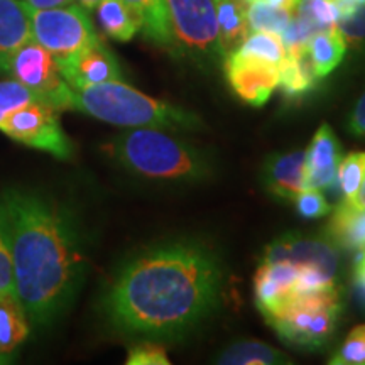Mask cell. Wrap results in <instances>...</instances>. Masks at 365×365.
I'll return each mask as SVG.
<instances>
[{
  "mask_svg": "<svg viewBox=\"0 0 365 365\" xmlns=\"http://www.w3.org/2000/svg\"><path fill=\"white\" fill-rule=\"evenodd\" d=\"M222 284V264L212 250L171 242L130 259L105 293L103 309L125 335L180 336L217 308Z\"/></svg>",
  "mask_w": 365,
  "mask_h": 365,
  "instance_id": "cell-1",
  "label": "cell"
},
{
  "mask_svg": "<svg viewBox=\"0 0 365 365\" xmlns=\"http://www.w3.org/2000/svg\"><path fill=\"white\" fill-rule=\"evenodd\" d=\"M11 218L16 294L36 325L68 308L85 276V249L73 213L51 196L27 188L2 193Z\"/></svg>",
  "mask_w": 365,
  "mask_h": 365,
  "instance_id": "cell-2",
  "label": "cell"
},
{
  "mask_svg": "<svg viewBox=\"0 0 365 365\" xmlns=\"http://www.w3.org/2000/svg\"><path fill=\"white\" fill-rule=\"evenodd\" d=\"M107 154L127 171L153 181H196L210 173L198 149L156 127L122 132L107 144Z\"/></svg>",
  "mask_w": 365,
  "mask_h": 365,
  "instance_id": "cell-3",
  "label": "cell"
},
{
  "mask_svg": "<svg viewBox=\"0 0 365 365\" xmlns=\"http://www.w3.org/2000/svg\"><path fill=\"white\" fill-rule=\"evenodd\" d=\"M73 110L125 129L170 127L195 130L202 127L195 113L149 97L122 80L73 90Z\"/></svg>",
  "mask_w": 365,
  "mask_h": 365,
  "instance_id": "cell-4",
  "label": "cell"
},
{
  "mask_svg": "<svg viewBox=\"0 0 365 365\" xmlns=\"http://www.w3.org/2000/svg\"><path fill=\"white\" fill-rule=\"evenodd\" d=\"M341 313L339 289L303 294L267 323L286 344L314 350L325 345L335 331Z\"/></svg>",
  "mask_w": 365,
  "mask_h": 365,
  "instance_id": "cell-5",
  "label": "cell"
},
{
  "mask_svg": "<svg viewBox=\"0 0 365 365\" xmlns=\"http://www.w3.org/2000/svg\"><path fill=\"white\" fill-rule=\"evenodd\" d=\"M24 2V0H22ZM33 39L48 49L54 58L65 59L98 39L88 12L81 6L36 9L26 4Z\"/></svg>",
  "mask_w": 365,
  "mask_h": 365,
  "instance_id": "cell-6",
  "label": "cell"
},
{
  "mask_svg": "<svg viewBox=\"0 0 365 365\" xmlns=\"http://www.w3.org/2000/svg\"><path fill=\"white\" fill-rule=\"evenodd\" d=\"M6 73L54 110H73V88L63 78L56 58L34 39L12 54Z\"/></svg>",
  "mask_w": 365,
  "mask_h": 365,
  "instance_id": "cell-7",
  "label": "cell"
},
{
  "mask_svg": "<svg viewBox=\"0 0 365 365\" xmlns=\"http://www.w3.org/2000/svg\"><path fill=\"white\" fill-rule=\"evenodd\" d=\"M56 112L43 102L27 103L0 120V132L27 148L44 150L58 159H70L73 144Z\"/></svg>",
  "mask_w": 365,
  "mask_h": 365,
  "instance_id": "cell-8",
  "label": "cell"
},
{
  "mask_svg": "<svg viewBox=\"0 0 365 365\" xmlns=\"http://www.w3.org/2000/svg\"><path fill=\"white\" fill-rule=\"evenodd\" d=\"M173 38L182 48L202 54L222 53L215 0H166Z\"/></svg>",
  "mask_w": 365,
  "mask_h": 365,
  "instance_id": "cell-9",
  "label": "cell"
},
{
  "mask_svg": "<svg viewBox=\"0 0 365 365\" xmlns=\"http://www.w3.org/2000/svg\"><path fill=\"white\" fill-rule=\"evenodd\" d=\"M286 261L298 269H313L339 277L340 257L336 247L328 239H312L303 235H284L271 242L264 250L261 262Z\"/></svg>",
  "mask_w": 365,
  "mask_h": 365,
  "instance_id": "cell-10",
  "label": "cell"
},
{
  "mask_svg": "<svg viewBox=\"0 0 365 365\" xmlns=\"http://www.w3.org/2000/svg\"><path fill=\"white\" fill-rule=\"evenodd\" d=\"M225 75L232 90L245 103L261 107L269 100L272 91L279 86L281 66L244 56L235 51L225 56Z\"/></svg>",
  "mask_w": 365,
  "mask_h": 365,
  "instance_id": "cell-11",
  "label": "cell"
},
{
  "mask_svg": "<svg viewBox=\"0 0 365 365\" xmlns=\"http://www.w3.org/2000/svg\"><path fill=\"white\" fill-rule=\"evenodd\" d=\"M255 303L264 318L281 313L287 304L303 296L299 269L286 261L261 262L254 279Z\"/></svg>",
  "mask_w": 365,
  "mask_h": 365,
  "instance_id": "cell-12",
  "label": "cell"
},
{
  "mask_svg": "<svg viewBox=\"0 0 365 365\" xmlns=\"http://www.w3.org/2000/svg\"><path fill=\"white\" fill-rule=\"evenodd\" d=\"M59 71L73 90L122 78V70L113 53L102 39L86 44L65 59H58Z\"/></svg>",
  "mask_w": 365,
  "mask_h": 365,
  "instance_id": "cell-13",
  "label": "cell"
},
{
  "mask_svg": "<svg viewBox=\"0 0 365 365\" xmlns=\"http://www.w3.org/2000/svg\"><path fill=\"white\" fill-rule=\"evenodd\" d=\"M262 185L276 198L294 202L307 190V150L271 156L262 168Z\"/></svg>",
  "mask_w": 365,
  "mask_h": 365,
  "instance_id": "cell-14",
  "label": "cell"
},
{
  "mask_svg": "<svg viewBox=\"0 0 365 365\" xmlns=\"http://www.w3.org/2000/svg\"><path fill=\"white\" fill-rule=\"evenodd\" d=\"M341 148L330 125L323 124L307 150V188L323 191L336 181Z\"/></svg>",
  "mask_w": 365,
  "mask_h": 365,
  "instance_id": "cell-15",
  "label": "cell"
},
{
  "mask_svg": "<svg viewBox=\"0 0 365 365\" xmlns=\"http://www.w3.org/2000/svg\"><path fill=\"white\" fill-rule=\"evenodd\" d=\"M29 317L16 293L0 294V364L11 362L31 333Z\"/></svg>",
  "mask_w": 365,
  "mask_h": 365,
  "instance_id": "cell-16",
  "label": "cell"
},
{
  "mask_svg": "<svg viewBox=\"0 0 365 365\" xmlns=\"http://www.w3.org/2000/svg\"><path fill=\"white\" fill-rule=\"evenodd\" d=\"M33 39L31 21L22 0H0V70L6 71L12 54Z\"/></svg>",
  "mask_w": 365,
  "mask_h": 365,
  "instance_id": "cell-17",
  "label": "cell"
},
{
  "mask_svg": "<svg viewBox=\"0 0 365 365\" xmlns=\"http://www.w3.org/2000/svg\"><path fill=\"white\" fill-rule=\"evenodd\" d=\"M327 239L336 249L362 250L365 247V208L341 200L327 227Z\"/></svg>",
  "mask_w": 365,
  "mask_h": 365,
  "instance_id": "cell-18",
  "label": "cell"
},
{
  "mask_svg": "<svg viewBox=\"0 0 365 365\" xmlns=\"http://www.w3.org/2000/svg\"><path fill=\"white\" fill-rule=\"evenodd\" d=\"M217 24H218V41L223 56L235 51L247 38L249 22H247V4L242 0H217Z\"/></svg>",
  "mask_w": 365,
  "mask_h": 365,
  "instance_id": "cell-19",
  "label": "cell"
},
{
  "mask_svg": "<svg viewBox=\"0 0 365 365\" xmlns=\"http://www.w3.org/2000/svg\"><path fill=\"white\" fill-rule=\"evenodd\" d=\"M125 4L139 19L145 38L164 48L175 44L166 0H125Z\"/></svg>",
  "mask_w": 365,
  "mask_h": 365,
  "instance_id": "cell-20",
  "label": "cell"
},
{
  "mask_svg": "<svg viewBox=\"0 0 365 365\" xmlns=\"http://www.w3.org/2000/svg\"><path fill=\"white\" fill-rule=\"evenodd\" d=\"M346 51V41L336 27L314 33L307 43V53L317 78L330 75L340 65Z\"/></svg>",
  "mask_w": 365,
  "mask_h": 365,
  "instance_id": "cell-21",
  "label": "cell"
},
{
  "mask_svg": "<svg viewBox=\"0 0 365 365\" xmlns=\"http://www.w3.org/2000/svg\"><path fill=\"white\" fill-rule=\"evenodd\" d=\"M95 11L98 24L108 38L127 43L140 31V22L125 0H102Z\"/></svg>",
  "mask_w": 365,
  "mask_h": 365,
  "instance_id": "cell-22",
  "label": "cell"
},
{
  "mask_svg": "<svg viewBox=\"0 0 365 365\" xmlns=\"http://www.w3.org/2000/svg\"><path fill=\"white\" fill-rule=\"evenodd\" d=\"M314 81H317V75L309 63L307 46L286 49V58L281 65L279 86L287 97H301L313 88Z\"/></svg>",
  "mask_w": 365,
  "mask_h": 365,
  "instance_id": "cell-23",
  "label": "cell"
},
{
  "mask_svg": "<svg viewBox=\"0 0 365 365\" xmlns=\"http://www.w3.org/2000/svg\"><path fill=\"white\" fill-rule=\"evenodd\" d=\"M293 17L299 29L312 38L314 33L336 27L339 9L335 0H299Z\"/></svg>",
  "mask_w": 365,
  "mask_h": 365,
  "instance_id": "cell-24",
  "label": "cell"
},
{
  "mask_svg": "<svg viewBox=\"0 0 365 365\" xmlns=\"http://www.w3.org/2000/svg\"><path fill=\"white\" fill-rule=\"evenodd\" d=\"M217 362L225 365H271L286 364L287 359L284 354L264 341L244 340L232 344L227 350H223Z\"/></svg>",
  "mask_w": 365,
  "mask_h": 365,
  "instance_id": "cell-25",
  "label": "cell"
},
{
  "mask_svg": "<svg viewBox=\"0 0 365 365\" xmlns=\"http://www.w3.org/2000/svg\"><path fill=\"white\" fill-rule=\"evenodd\" d=\"M235 53L244 54L255 59L271 63V65L281 66L286 58V48L279 34L264 33V31H255L249 33L247 38L242 41V44L235 49Z\"/></svg>",
  "mask_w": 365,
  "mask_h": 365,
  "instance_id": "cell-26",
  "label": "cell"
},
{
  "mask_svg": "<svg viewBox=\"0 0 365 365\" xmlns=\"http://www.w3.org/2000/svg\"><path fill=\"white\" fill-rule=\"evenodd\" d=\"M293 21V12L284 11V9L267 6V4H249L247 7V22L249 31H264V33L284 34L287 26Z\"/></svg>",
  "mask_w": 365,
  "mask_h": 365,
  "instance_id": "cell-27",
  "label": "cell"
},
{
  "mask_svg": "<svg viewBox=\"0 0 365 365\" xmlns=\"http://www.w3.org/2000/svg\"><path fill=\"white\" fill-rule=\"evenodd\" d=\"M7 293H16V281H14L11 218L6 202L0 195V294Z\"/></svg>",
  "mask_w": 365,
  "mask_h": 365,
  "instance_id": "cell-28",
  "label": "cell"
},
{
  "mask_svg": "<svg viewBox=\"0 0 365 365\" xmlns=\"http://www.w3.org/2000/svg\"><path fill=\"white\" fill-rule=\"evenodd\" d=\"M335 4L339 9L336 29L345 38L346 46L365 39V0H335Z\"/></svg>",
  "mask_w": 365,
  "mask_h": 365,
  "instance_id": "cell-29",
  "label": "cell"
},
{
  "mask_svg": "<svg viewBox=\"0 0 365 365\" xmlns=\"http://www.w3.org/2000/svg\"><path fill=\"white\" fill-rule=\"evenodd\" d=\"M365 180V153H352L340 161L336 171L344 200H352Z\"/></svg>",
  "mask_w": 365,
  "mask_h": 365,
  "instance_id": "cell-30",
  "label": "cell"
},
{
  "mask_svg": "<svg viewBox=\"0 0 365 365\" xmlns=\"http://www.w3.org/2000/svg\"><path fill=\"white\" fill-rule=\"evenodd\" d=\"M41 102L38 95L17 80L0 81V120L27 103Z\"/></svg>",
  "mask_w": 365,
  "mask_h": 365,
  "instance_id": "cell-31",
  "label": "cell"
},
{
  "mask_svg": "<svg viewBox=\"0 0 365 365\" xmlns=\"http://www.w3.org/2000/svg\"><path fill=\"white\" fill-rule=\"evenodd\" d=\"M333 365H365V325L355 327L349 333L339 352L330 360Z\"/></svg>",
  "mask_w": 365,
  "mask_h": 365,
  "instance_id": "cell-32",
  "label": "cell"
},
{
  "mask_svg": "<svg viewBox=\"0 0 365 365\" xmlns=\"http://www.w3.org/2000/svg\"><path fill=\"white\" fill-rule=\"evenodd\" d=\"M294 205L298 213L303 218L314 220V218L327 217L331 212V207L328 205L325 196L319 190L307 188L294 198Z\"/></svg>",
  "mask_w": 365,
  "mask_h": 365,
  "instance_id": "cell-33",
  "label": "cell"
},
{
  "mask_svg": "<svg viewBox=\"0 0 365 365\" xmlns=\"http://www.w3.org/2000/svg\"><path fill=\"white\" fill-rule=\"evenodd\" d=\"M127 365H168L166 350L161 345L153 341H143V344L132 345L127 352Z\"/></svg>",
  "mask_w": 365,
  "mask_h": 365,
  "instance_id": "cell-34",
  "label": "cell"
},
{
  "mask_svg": "<svg viewBox=\"0 0 365 365\" xmlns=\"http://www.w3.org/2000/svg\"><path fill=\"white\" fill-rule=\"evenodd\" d=\"M349 129L352 134L365 137V93L355 103L352 113L349 118Z\"/></svg>",
  "mask_w": 365,
  "mask_h": 365,
  "instance_id": "cell-35",
  "label": "cell"
},
{
  "mask_svg": "<svg viewBox=\"0 0 365 365\" xmlns=\"http://www.w3.org/2000/svg\"><path fill=\"white\" fill-rule=\"evenodd\" d=\"M31 7L36 9H51V7H63L70 6L75 0H24Z\"/></svg>",
  "mask_w": 365,
  "mask_h": 365,
  "instance_id": "cell-36",
  "label": "cell"
},
{
  "mask_svg": "<svg viewBox=\"0 0 365 365\" xmlns=\"http://www.w3.org/2000/svg\"><path fill=\"white\" fill-rule=\"evenodd\" d=\"M355 281L365 291V247L360 250V257L357 261V266H355Z\"/></svg>",
  "mask_w": 365,
  "mask_h": 365,
  "instance_id": "cell-37",
  "label": "cell"
},
{
  "mask_svg": "<svg viewBox=\"0 0 365 365\" xmlns=\"http://www.w3.org/2000/svg\"><path fill=\"white\" fill-rule=\"evenodd\" d=\"M345 202L352 203L359 208H365V180H364L362 185H360V188H359L357 193H355L354 198L352 200H345Z\"/></svg>",
  "mask_w": 365,
  "mask_h": 365,
  "instance_id": "cell-38",
  "label": "cell"
},
{
  "mask_svg": "<svg viewBox=\"0 0 365 365\" xmlns=\"http://www.w3.org/2000/svg\"><path fill=\"white\" fill-rule=\"evenodd\" d=\"M76 2H78L80 6L85 9V11H95L102 0H76Z\"/></svg>",
  "mask_w": 365,
  "mask_h": 365,
  "instance_id": "cell-39",
  "label": "cell"
},
{
  "mask_svg": "<svg viewBox=\"0 0 365 365\" xmlns=\"http://www.w3.org/2000/svg\"><path fill=\"white\" fill-rule=\"evenodd\" d=\"M215 2H217V0H215Z\"/></svg>",
  "mask_w": 365,
  "mask_h": 365,
  "instance_id": "cell-40",
  "label": "cell"
}]
</instances>
